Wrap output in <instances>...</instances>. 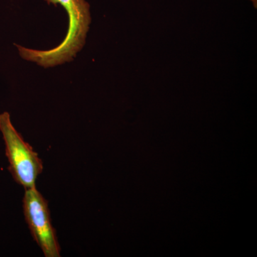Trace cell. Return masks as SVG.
<instances>
[{
	"label": "cell",
	"instance_id": "cell-4",
	"mask_svg": "<svg viewBox=\"0 0 257 257\" xmlns=\"http://www.w3.org/2000/svg\"><path fill=\"white\" fill-rule=\"evenodd\" d=\"M249 1L251 2V3H252L253 7H254L255 8H256L257 0H249Z\"/></svg>",
	"mask_w": 257,
	"mask_h": 257
},
{
	"label": "cell",
	"instance_id": "cell-2",
	"mask_svg": "<svg viewBox=\"0 0 257 257\" xmlns=\"http://www.w3.org/2000/svg\"><path fill=\"white\" fill-rule=\"evenodd\" d=\"M0 131L9 161V170L15 182L25 189L35 187L37 177L43 170L42 161L17 131L7 111L0 114Z\"/></svg>",
	"mask_w": 257,
	"mask_h": 257
},
{
	"label": "cell",
	"instance_id": "cell-1",
	"mask_svg": "<svg viewBox=\"0 0 257 257\" xmlns=\"http://www.w3.org/2000/svg\"><path fill=\"white\" fill-rule=\"evenodd\" d=\"M47 4L60 5L69 17V27L63 41L47 50H36L18 46L24 60L44 67H52L73 60L85 44L91 23L89 3L86 0H45Z\"/></svg>",
	"mask_w": 257,
	"mask_h": 257
},
{
	"label": "cell",
	"instance_id": "cell-3",
	"mask_svg": "<svg viewBox=\"0 0 257 257\" xmlns=\"http://www.w3.org/2000/svg\"><path fill=\"white\" fill-rule=\"evenodd\" d=\"M23 210L32 237L46 257H60V246L51 223L48 202L36 187L25 189Z\"/></svg>",
	"mask_w": 257,
	"mask_h": 257
}]
</instances>
